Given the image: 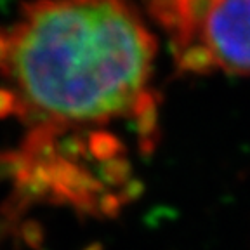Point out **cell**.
I'll return each instance as SVG.
<instances>
[{"instance_id":"cell-1","label":"cell","mask_w":250,"mask_h":250,"mask_svg":"<svg viewBox=\"0 0 250 250\" xmlns=\"http://www.w3.org/2000/svg\"><path fill=\"white\" fill-rule=\"evenodd\" d=\"M151 31L129 0H37L0 28V113L71 130L151 125Z\"/></svg>"},{"instance_id":"cell-2","label":"cell","mask_w":250,"mask_h":250,"mask_svg":"<svg viewBox=\"0 0 250 250\" xmlns=\"http://www.w3.org/2000/svg\"><path fill=\"white\" fill-rule=\"evenodd\" d=\"M174 58L183 71L250 75V0H221Z\"/></svg>"},{"instance_id":"cell-3","label":"cell","mask_w":250,"mask_h":250,"mask_svg":"<svg viewBox=\"0 0 250 250\" xmlns=\"http://www.w3.org/2000/svg\"><path fill=\"white\" fill-rule=\"evenodd\" d=\"M221 0H145L151 18L167 31L174 56L189 45L200 24Z\"/></svg>"}]
</instances>
